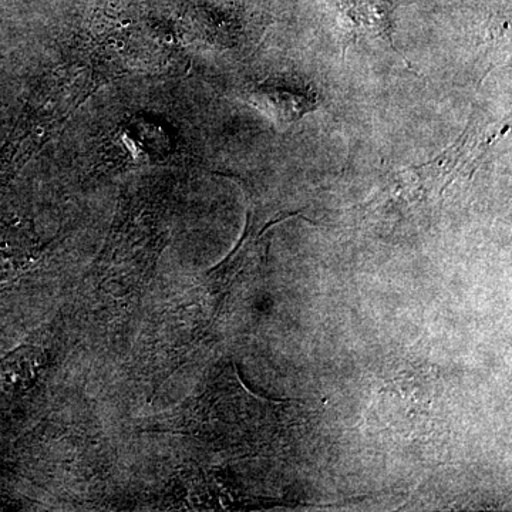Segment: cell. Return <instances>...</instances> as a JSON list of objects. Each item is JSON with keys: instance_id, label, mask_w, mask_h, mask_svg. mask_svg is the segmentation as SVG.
I'll return each instance as SVG.
<instances>
[{"instance_id": "obj_1", "label": "cell", "mask_w": 512, "mask_h": 512, "mask_svg": "<svg viewBox=\"0 0 512 512\" xmlns=\"http://www.w3.org/2000/svg\"><path fill=\"white\" fill-rule=\"evenodd\" d=\"M301 215V212H281L269 220L261 221L252 212H248V224L244 237L224 265L214 272L218 281L225 284V282L237 278L239 272L265 262L269 244H271L272 227L291 220V218L301 217Z\"/></svg>"}, {"instance_id": "obj_2", "label": "cell", "mask_w": 512, "mask_h": 512, "mask_svg": "<svg viewBox=\"0 0 512 512\" xmlns=\"http://www.w3.org/2000/svg\"><path fill=\"white\" fill-rule=\"evenodd\" d=\"M393 10V6L384 0H348L345 18L348 20L349 39L353 42L360 39L384 40L404 59L393 43Z\"/></svg>"}, {"instance_id": "obj_3", "label": "cell", "mask_w": 512, "mask_h": 512, "mask_svg": "<svg viewBox=\"0 0 512 512\" xmlns=\"http://www.w3.org/2000/svg\"><path fill=\"white\" fill-rule=\"evenodd\" d=\"M249 100L281 127L291 126L306 114L318 109L315 94L285 89L275 84L254 90L249 94Z\"/></svg>"}, {"instance_id": "obj_4", "label": "cell", "mask_w": 512, "mask_h": 512, "mask_svg": "<svg viewBox=\"0 0 512 512\" xmlns=\"http://www.w3.org/2000/svg\"><path fill=\"white\" fill-rule=\"evenodd\" d=\"M46 360L42 350L32 348V346L23 348L3 366V379H5V383L16 387V389H29L39 379L40 370L45 367Z\"/></svg>"}]
</instances>
